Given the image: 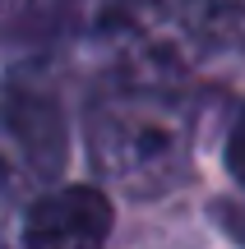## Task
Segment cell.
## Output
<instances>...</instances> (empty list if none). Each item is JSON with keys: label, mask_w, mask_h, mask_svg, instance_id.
Here are the masks:
<instances>
[{"label": "cell", "mask_w": 245, "mask_h": 249, "mask_svg": "<svg viewBox=\"0 0 245 249\" xmlns=\"http://www.w3.org/2000/svg\"><path fill=\"white\" fill-rule=\"evenodd\" d=\"M0 129L23 152L33 176H56L60 171V161H65V116H60L51 92L28 88V83H9L5 97H0Z\"/></svg>", "instance_id": "obj_3"}, {"label": "cell", "mask_w": 245, "mask_h": 249, "mask_svg": "<svg viewBox=\"0 0 245 249\" xmlns=\"http://www.w3.org/2000/svg\"><path fill=\"white\" fill-rule=\"evenodd\" d=\"M111 235V203L93 185L42 194L23 217V249H102Z\"/></svg>", "instance_id": "obj_2"}, {"label": "cell", "mask_w": 245, "mask_h": 249, "mask_svg": "<svg viewBox=\"0 0 245 249\" xmlns=\"http://www.w3.org/2000/svg\"><path fill=\"white\" fill-rule=\"evenodd\" d=\"M51 28L65 33H125L144 18V0H42Z\"/></svg>", "instance_id": "obj_5"}, {"label": "cell", "mask_w": 245, "mask_h": 249, "mask_svg": "<svg viewBox=\"0 0 245 249\" xmlns=\"http://www.w3.org/2000/svg\"><path fill=\"white\" fill-rule=\"evenodd\" d=\"M176 23L199 51H241L245 0H176Z\"/></svg>", "instance_id": "obj_4"}, {"label": "cell", "mask_w": 245, "mask_h": 249, "mask_svg": "<svg viewBox=\"0 0 245 249\" xmlns=\"http://www.w3.org/2000/svg\"><path fill=\"white\" fill-rule=\"evenodd\" d=\"M213 222L231 235V240L245 245V203H231V198H218L213 203Z\"/></svg>", "instance_id": "obj_7"}, {"label": "cell", "mask_w": 245, "mask_h": 249, "mask_svg": "<svg viewBox=\"0 0 245 249\" xmlns=\"http://www.w3.org/2000/svg\"><path fill=\"white\" fill-rule=\"evenodd\" d=\"M227 171L245 189V107H241V116H236V124H231V134H227Z\"/></svg>", "instance_id": "obj_6"}, {"label": "cell", "mask_w": 245, "mask_h": 249, "mask_svg": "<svg viewBox=\"0 0 245 249\" xmlns=\"http://www.w3.org/2000/svg\"><path fill=\"white\" fill-rule=\"evenodd\" d=\"M88 152L125 194H162L190 166V107L153 83L107 92L88 111Z\"/></svg>", "instance_id": "obj_1"}]
</instances>
